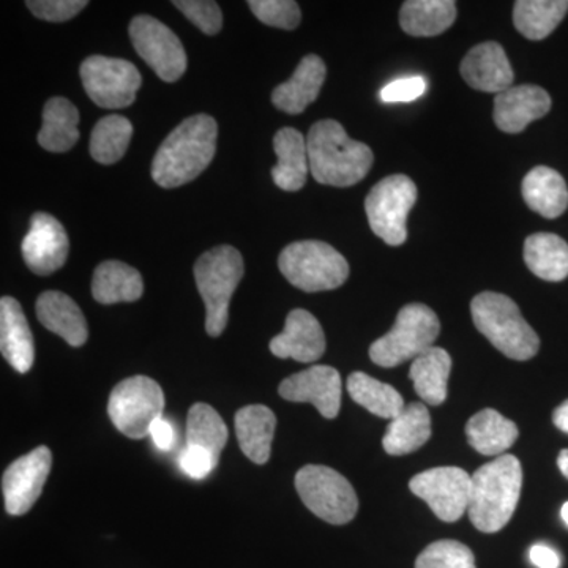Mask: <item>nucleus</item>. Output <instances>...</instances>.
I'll use <instances>...</instances> for the list:
<instances>
[{"instance_id": "nucleus-1", "label": "nucleus", "mask_w": 568, "mask_h": 568, "mask_svg": "<svg viewBox=\"0 0 568 568\" xmlns=\"http://www.w3.org/2000/svg\"><path fill=\"white\" fill-rule=\"evenodd\" d=\"M219 125L207 114L185 119L168 134L152 163V178L163 189H178L203 174L216 152Z\"/></svg>"}, {"instance_id": "nucleus-2", "label": "nucleus", "mask_w": 568, "mask_h": 568, "mask_svg": "<svg viewBox=\"0 0 568 568\" xmlns=\"http://www.w3.org/2000/svg\"><path fill=\"white\" fill-rule=\"evenodd\" d=\"M310 173L323 185L353 186L372 170L375 155L364 142L354 141L342 123L325 119L316 122L306 136Z\"/></svg>"}, {"instance_id": "nucleus-3", "label": "nucleus", "mask_w": 568, "mask_h": 568, "mask_svg": "<svg viewBox=\"0 0 568 568\" xmlns=\"http://www.w3.org/2000/svg\"><path fill=\"white\" fill-rule=\"evenodd\" d=\"M523 487L521 463L514 455H500L470 476L467 515L481 532L504 529L517 510Z\"/></svg>"}, {"instance_id": "nucleus-4", "label": "nucleus", "mask_w": 568, "mask_h": 568, "mask_svg": "<svg viewBox=\"0 0 568 568\" xmlns=\"http://www.w3.org/2000/svg\"><path fill=\"white\" fill-rule=\"evenodd\" d=\"M470 315L477 331L508 358L529 361L540 349L536 331L526 323L518 305L507 295H476L470 302Z\"/></svg>"}, {"instance_id": "nucleus-5", "label": "nucleus", "mask_w": 568, "mask_h": 568, "mask_svg": "<svg viewBox=\"0 0 568 568\" xmlns=\"http://www.w3.org/2000/svg\"><path fill=\"white\" fill-rule=\"evenodd\" d=\"M244 274V257L231 245L209 250L194 264V280L204 301L205 332L209 335L220 336L226 328L231 297Z\"/></svg>"}, {"instance_id": "nucleus-6", "label": "nucleus", "mask_w": 568, "mask_h": 568, "mask_svg": "<svg viewBox=\"0 0 568 568\" xmlns=\"http://www.w3.org/2000/svg\"><path fill=\"white\" fill-rule=\"evenodd\" d=\"M278 267L284 278L305 293L332 291L345 284L349 264L334 246L320 241H302L280 253Z\"/></svg>"}, {"instance_id": "nucleus-7", "label": "nucleus", "mask_w": 568, "mask_h": 568, "mask_svg": "<svg viewBox=\"0 0 568 568\" xmlns=\"http://www.w3.org/2000/svg\"><path fill=\"white\" fill-rule=\"evenodd\" d=\"M439 332V317L429 306L424 304L403 306L392 331L381 336L369 347V357L383 368H394L407 361H414L429 347L435 346Z\"/></svg>"}, {"instance_id": "nucleus-8", "label": "nucleus", "mask_w": 568, "mask_h": 568, "mask_svg": "<svg viewBox=\"0 0 568 568\" xmlns=\"http://www.w3.org/2000/svg\"><path fill=\"white\" fill-rule=\"evenodd\" d=\"M295 489L306 508L331 525H346L357 515L358 499L353 485L332 467H302L295 476Z\"/></svg>"}, {"instance_id": "nucleus-9", "label": "nucleus", "mask_w": 568, "mask_h": 568, "mask_svg": "<svg viewBox=\"0 0 568 568\" xmlns=\"http://www.w3.org/2000/svg\"><path fill=\"white\" fill-rule=\"evenodd\" d=\"M163 409L162 387L148 376L122 381L111 392L108 403L112 424L130 439L149 436L152 425L163 417Z\"/></svg>"}, {"instance_id": "nucleus-10", "label": "nucleus", "mask_w": 568, "mask_h": 568, "mask_svg": "<svg viewBox=\"0 0 568 568\" xmlns=\"http://www.w3.org/2000/svg\"><path fill=\"white\" fill-rule=\"evenodd\" d=\"M416 201V183L405 174L388 175L376 183L365 200V212L373 233L387 245L405 244L407 215Z\"/></svg>"}, {"instance_id": "nucleus-11", "label": "nucleus", "mask_w": 568, "mask_h": 568, "mask_svg": "<svg viewBox=\"0 0 568 568\" xmlns=\"http://www.w3.org/2000/svg\"><path fill=\"white\" fill-rule=\"evenodd\" d=\"M81 80L89 99L104 110H122L136 100L142 78L132 62L91 55L81 63Z\"/></svg>"}, {"instance_id": "nucleus-12", "label": "nucleus", "mask_w": 568, "mask_h": 568, "mask_svg": "<svg viewBox=\"0 0 568 568\" xmlns=\"http://www.w3.org/2000/svg\"><path fill=\"white\" fill-rule=\"evenodd\" d=\"M134 50L164 82L181 80L186 71L182 41L168 26L148 14L133 18L129 28Z\"/></svg>"}, {"instance_id": "nucleus-13", "label": "nucleus", "mask_w": 568, "mask_h": 568, "mask_svg": "<svg viewBox=\"0 0 568 568\" xmlns=\"http://www.w3.org/2000/svg\"><path fill=\"white\" fill-rule=\"evenodd\" d=\"M409 488L428 504L440 521H458L469 507L470 476L462 467L425 470L409 481Z\"/></svg>"}, {"instance_id": "nucleus-14", "label": "nucleus", "mask_w": 568, "mask_h": 568, "mask_svg": "<svg viewBox=\"0 0 568 568\" xmlns=\"http://www.w3.org/2000/svg\"><path fill=\"white\" fill-rule=\"evenodd\" d=\"M51 466V450L41 446L7 467L2 477V493L10 515L21 517L36 506L50 476Z\"/></svg>"}, {"instance_id": "nucleus-15", "label": "nucleus", "mask_w": 568, "mask_h": 568, "mask_svg": "<svg viewBox=\"0 0 568 568\" xmlns=\"http://www.w3.org/2000/svg\"><path fill=\"white\" fill-rule=\"evenodd\" d=\"M278 394L287 402L310 403L321 416L335 418L342 407V376L332 366L313 365L286 377Z\"/></svg>"}, {"instance_id": "nucleus-16", "label": "nucleus", "mask_w": 568, "mask_h": 568, "mask_svg": "<svg viewBox=\"0 0 568 568\" xmlns=\"http://www.w3.org/2000/svg\"><path fill=\"white\" fill-rule=\"evenodd\" d=\"M21 252L33 274H54L69 257L70 241L65 227L50 213L37 212L31 220V230L22 241Z\"/></svg>"}, {"instance_id": "nucleus-17", "label": "nucleus", "mask_w": 568, "mask_h": 568, "mask_svg": "<svg viewBox=\"0 0 568 568\" xmlns=\"http://www.w3.org/2000/svg\"><path fill=\"white\" fill-rule=\"evenodd\" d=\"M551 110V97L538 85H511L495 97V123L504 133H521Z\"/></svg>"}, {"instance_id": "nucleus-18", "label": "nucleus", "mask_w": 568, "mask_h": 568, "mask_svg": "<svg viewBox=\"0 0 568 568\" xmlns=\"http://www.w3.org/2000/svg\"><path fill=\"white\" fill-rule=\"evenodd\" d=\"M271 353L278 358H294L301 364L320 361L325 353V335L320 321L306 310H293L284 331L271 342Z\"/></svg>"}, {"instance_id": "nucleus-19", "label": "nucleus", "mask_w": 568, "mask_h": 568, "mask_svg": "<svg viewBox=\"0 0 568 568\" xmlns=\"http://www.w3.org/2000/svg\"><path fill=\"white\" fill-rule=\"evenodd\" d=\"M459 73L470 88L496 95L510 89L515 80L506 51L496 41L477 44L467 52Z\"/></svg>"}, {"instance_id": "nucleus-20", "label": "nucleus", "mask_w": 568, "mask_h": 568, "mask_svg": "<svg viewBox=\"0 0 568 568\" xmlns=\"http://www.w3.org/2000/svg\"><path fill=\"white\" fill-rule=\"evenodd\" d=\"M325 74L327 69L320 55H305L293 77L272 92V103L286 114H301L320 95Z\"/></svg>"}, {"instance_id": "nucleus-21", "label": "nucleus", "mask_w": 568, "mask_h": 568, "mask_svg": "<svg viewBox=\"0 0 568 568\" xmlns=\"http://www.w3.org/2000/svg\"><path fill=\"white\" fill-rule=\"evenodd\" d=\"M0 351L3 358L21 375L32 368L36 351L31 327L20 302L7 295L0 301Z\"/></svg>"}, {"instance_id": "nucleus-22", "label": "nucleus", "mask_w": 568, "mask_h": 568, "mask_svg": "<svg viewBox=\"0 0 568 568\" xmlns=\"http://www.w3.org/2000/svg\"><path fill=\"white\" fill-rule=\"evenodd\" d=\"M36 310L41 325L52 334L61 336L70 346L80 347L88 342L85 317L69 295L59 291H47L37 301Z\"/></svg>"}, {"instance_id": "nucleus-23", "label": "nucleus", "mask_w": 568, "mask_h": 568, "mask_svg": "<svg viewBox=\"0 0 568 568\" xmlns=\"http://www.w3.org/2000/svg\"><path fill=\"white\" fill-rule=\"evenodd\" d=\"M274 149L278 163L272 168V179L284 192H298L308 178L310 159L306 138L298 130H278L274 138Z\"/></svg>"}, {"instance_id": "nucleus-24", "label": "nucleus", "mask_w": 568, "mask_h": 568, "mask_svg": "<svg viewBox=\"0 0 568 568\" xmlns=\"http://www.w3.org/2000/svg\"><path fill=\"white\" fill-rule=\"evenodd\" d=\"M275 428V414L267 406H245L235 414L239 446L245 457L256 465H265L271 458Z\"/></svg>"}, {"instance_id": "nucleus-25", "label": "nucleus", "mask_w": 568, "mask_h": 568, "mask_svg": "<svg viewBox=\"0 0 568 568\" xmlns=\"http://www.w3.org/2000/svg\"><path fill=\"white\" fill-rule=\"evenodd\" d=\"M432 437V416L424 403H413L392 418L383 446L388 455L403 457L424 447Z\"/></svg>"}, {"instance_id": "nucleus-26", "label": "nucleus", "mask_w": 568, "mask_h": 568, "mask_svg": "<svg viewBox=\"0 0 568 568\" xmlns=\"http://www.w3.org/2000/svg\"><path fill=\"white\" fill-rule=\"evenodd\" d=\"M144 293V282L136 268L121 261H104L93 272L92 295L99 304L136 302Z\"/></svg>"}, {"instance_id": "nucleus-27", "label": "nucleus", "mask_w": 568, "mask_h": 568, "mask_svg": "<svg viewBox=\"0 0 568 568\" xmlns=\"http://www.w3.org/2000/svg\"><path fill=\"white\" fill-rule=\"evenodd\" d=\"M523 197L544 219H559L568 207L567 183L558 171L537 166L523 181Z\"/></svg>"}, {"instance_id": "nucleus-28", "label": "nucleus", "mask_w": 568, "mask_h": 568, "mask_svg": "<svg viewBox=\"0 0 568 568\" xmlns=\"http://www.w3.org/2000/svg\"><path fill=\"white\" fill-rule=\"evenodd\" d=\"M518 435L515 422L508 420L495 409L480 410L466 425L467 443L478 454L487 457L503 455L517 443Z\"/></svg>"}, {"instance_id": "nucleus-29", "label": "nucleus", "mask_w": 568, "mask_h": 568, "mask_svg": "<svg viewBox=\"0 0 568 568\" xmlns=\"http://www.w3.org/2000/svg\"><path fill=\"white\" fill-rule=\"evenodd\" d=\"M452 357L443 347L433 346L414 358L409 377L417 395L426 405L439 406L446 402Z\"/></svg>"}, {"instance_id": "nucleus-30", "label": "nucleus", "mask_w": 568, "mask_h": 568, "mask_svg": "<svg viewBox=\"0 0 568 568\" xmlns=\"http://www.w3.org/2000/svg\"><path fill=\"white\" fill-rule=\"evenodd\" d=\"M457 20L454 0H406L399 11V24L407 36L436 37Z\"/></svg>"}, {"instance_id": "nucleus-31", "label": "nucleus", "mask_w": 568, "mask_h": 568, "mask_svg": "<svg viewBox=\"0 0 568 568\" xmlns=\"http://www.w3.org/2000/svg\"><path fill=\"white\" fill-rule=\"evenodd\" d=\"M80 112L70 100L55 97L43 108V125L39 144L44 151L62 153L74 148L80 140Z\"/></svg>"}, {"instance_id": "nucleus-32", "label": "nucleus", "mask_w": 568, "mask_h": 568, "mask_svg": "<svg viewBox=\"0 0 568 568\" xmlns=\"http://www.w3.org/2000/svg\"><path fill=\"white\" fill-rule=\"evenodd\" d=\"M529 271L545 282L558 283L568 276V244L556 234L537 233L525 242Z\"/></svg>"}, {"instance_id": "nucleus-33", "label": "nucleus", "mask_w": 568, "mask_h": 568, "mask_svg": "<svg viewBox=\"0 0 568 568\" xmlns=\"http://www.w3.org/2000/svg\"><path fill=\"white\" fill-rule=\"evenodd\" d=\"M568 11V0H518L515 2V28L529 40L547 39Z\"/></svg>"}, {"instance_id": "nucleus-34", "label": "nucleus", "mask_w": 568, "mask_h": 568, "mask_svg": "<svg viewBox=\"0 0 568 568\" xmlns=\"http://www.w3.org/2000/svg\"><path fill=\"white\" fill-rule=\"evenodd\" d=\"M347 392L357 405L387 420H392L405 409L403 396L394 387L362 372H355L349 376Z\"/></svg>"}, {"instance_id": "nucleus-35", "label": "nucleus", "mask_w": 568, "mask_h": 568, "mask_svg": "<svg viewBox=\"0 0 568 568\" xmlns=\"http://www.w3.org/2000/svg\"><path fill=\"white\" fill-rule=\"evenodd\" d=\"M227 436V426L212 406L196 403L190 407L186 417V446L204 448L220 462Z\"/></svg>"}, {"instance_id": "nucleus-36", "label": "nucleus", "mask_w": 568, "mask_h": 568, "mask_svg": "<svg viewBox=\"0 0 568 568\" xmlns=\"http://www.w3.org/2000/svg\"><path fill=\"white\" fill-rule=\"evenodd\" d=\"M133 138V125L123 115L111 114L93 126L91 155L95 162L114 164L123 159Z\"/></svg>"}, {"instance_id": "nucleus-37", "label": "nucleus", "mask_w": 568, "mask_h": 568, "mask_svg": "<svg viewBox=\"0 0 568 568\" xmlns=\"http://www.w3.org/2000/svg\"><path fill=\"white\" fill-rule=\"evenodd\" d=\"M416 568H477L476 558L457 540H439L426 547L416 560Z\"/></svg>"}, {"instance_id": "nucleus-38", "label": "nucleus", "mask_w": 568, "mask_h": 568, "mask_svg": "<svg viewBox=\"0 0 568 568\" xmlns=\"http://www.w3.org/2000/svg\"><path fill=\"white\" fill-rule=\"evenodd\" d=\"M254 17L271 28L294 31L302 20L301 7L294 0H250Z\"/></svg>"}, {"instance_id": "nucleus-39", "label": "nucleus", "mask_w": 568, "mask_h": 568, "mask_svg": "<svg viewBox=\"0 0 568 568\" xmlns=\"http://www.w3.org/2000/svg\"><path fill=\"white\" fill-rule=\"evenodd\" d=\"M173 6L178 7L205 36H215L222 31V9L213 0H174Z\"/></svg>"}, {"instance_id": "nucleus-40", "label": "nucleus", "mask_w": 568, "mask_h": 568, "mask_svg": "<svg viewBox=\"0 0 568 568\" xmlns=\"http://www.w3.org/2000/svg\"><path fill=\"white\" fill-rule=\"evenodd\" d=\"M26 6L40 20L63 22L81 13L89 2L85 0H29Z\"/></svg>"}, {"instance_id": "nucleus-41", "label": "nucleus", "mask_w": 568, "mask_h": 568, "mask_svg": "<svg viewBox=\"0 0 568 568\" xmlns=\"http://www.w3.org/2000/svg\"><path fill=\"white\" fill-rule=\"evenodd\" d=\"M426 92V81L422 77L403 78L387 84L381 91V100L386 103H406L420 99Z\"/></svg>"}, {"instance_id": "nucleus-42", "label": "nucleus", "mask_w": 568, "mask_h": 568, "mask_svg": "<svg viewBox=\"0 0 568 568\" xmlns=\"http://www.w3.org/2000/svg\"><path fill=\"white\" fill-rule=\"evenodd\" d=\"M219 465L215 457L201 447L186 446L181 455L183 473L194 480H203Z\"/></svg>"}, {"instance_id": "nucleus-43", "label": "nucleus", "mask_w": 568, "mask_h": 568, "mask_svg": "<svg viewBox=\"0 0 568 568\" xmlns=\"http://www.w3.org/2000/svg\"><path fill=\"white\" fill-rule=\"evenodd\" d=\"M149 436L152 437L153 444L159 450L170 452L175 444L174 426L170 420L162 417L152 425Z\"/></svg>"}, {"instance_id": "nucleus-44", "label": "nucleus", "mask_w": 568, "mask_h": 568, "mask_svg": "<svg viewBox=\"0 0 568 568\" xmlns=\"http://www.w3.org/2000/svg\"><path fill=\"white\" fill-rule=\"evenodd\" d=\"M529 559L537 568H559L560 558L558 552L544 544L534 545L529 549Z\"/></svg>"}, {"instance_id": "nucleus-45", "label": "nucleus", "mask_w": 568, "mask_h": 568, "mask_svg": "<svg viewBox=\"0 0 568 568\" xmlns=\"http://www.w3.org/2000/svg\"><path fill=\"white\" fill-rule=\"evenodd\" d=\"M552 422H555L560 432L568 435V399L559 407H556L555 413H552Z\"/></svg>"}, {"instance_id": "nucleus-46", "label": "nucleus", "mask_w": 568, "mask_h": 568, "mask_svg": "<svg viewBox=\"0 0 568 568\" xmlns=\"http://www.w3.org/2000/svg\"><path fill=\"white\" fill-rule=\"evenodd\" d=\"M558 466L562 476L568 478V448L566 450L560 452L558 457Z\"/></svg>"}, {"instance_id": "nucleus-47", "label": "nucleus", "mask_w": 568, "mask_h": 568, "mask_svg": "<svg viewBox=\"0 0 568 568\" xmlns=\"http://www.w3.org/2000/svg\"><path fill=\"white\" fill-rule=\"evenodd\" d=\"M560 517H562L564 523L568 526V503L564 504L562 510H560Z\"/></svg>"}]
</instances>
